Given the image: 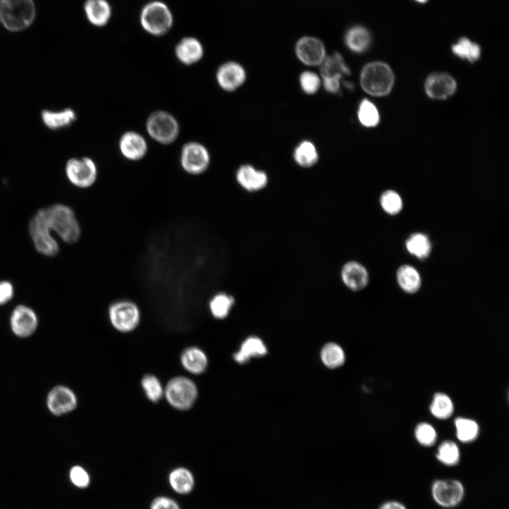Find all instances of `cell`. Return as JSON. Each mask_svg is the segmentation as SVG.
<instances>
[{"label": "cell", "instance_id": "cell-1", "mask_svg": "<svg viewBox=\"0 0 509 509\" xmlns=\"http://www.w3.org/2000/svg\"><path fill=\"white\" fill-rule=\"evenodd\" d=\"M36 9L33 0H0V23L8 31L28 29L35 21Z\"/></svg>", "mask_w": 509, "mask_h": 509}, {"label": "cell", "instance_id": "cell-2", "mask_svg": "<svg viewBox=\"0 0 509 509\" xmlns=\"http://www.w3.org/2000/svg\"><path fill=\"white\" fill-rule=\"evenodd\" d=\"M46 220L51 231H55L67 244L77 243L82 230L73 210L56 204L45 208Z\"/></svg>", "mask_w": 509, "mask_h": 509}, {"label": "cell", "instance_id": "cell-3", "mask_svg": "<svg viewBox=\"0 0 509 509\" xmlns=\"http://www.w3.org/2000/svg\"><path fill=\"white\" fill-rule=\"evenodd\" d=\"M395 76L391 67L382 62H372L363 67L360 84L366 93L374 96H385L392 91Z\"/></svg>", "mask_w": 509, "mask_h": 509}, {"label": "cell", "instance_id": "cell-4", "mask_svg": "<svg viewBox=\"0 0 509 509\" xmlns=\"http://www.w3.org/2000/svg\"><path fill=\"white\" fill-rule=\"evenodd\" d=\"M139 19L142 29L155 36L167 34L174 24V16L171 10L166 4L158 0L144 5Z\"/></svg>", "mask_w": 509, "mask_h": 509}, {"label": "cell", "instance_id": "cell-5", "mask_svg": "<svg viewBox=\"0 0 509 509\" xmlns=\"http://www.w3.org/2000/svg\"><path fill=\"white\" fill-rule=\"evenodd\" d=\"M164 396L168 403L179 410H188L196 402L199 389L196 384L184 376L170 380L164 389Z\"/></svg>", "mask_w": 509, "mask_h": 509}, {"label": "cell", "instance_id": "cell-6", "mask_svg": "<svg viewBox=\"0 0 509 509\" xmlns=\"http://www.w3.org/2000/svg\"><path fill=\"white\" fill-rule=\"evenodd\" d=\"M111 326L118 332L129 333L135 330L141 321V311L136 303L121 299L112 303L109 308Z\"/></svg>", "mask_w": 509, "mask_h": 509}, {"label": "cell", "instance_id": "cell-7", "mask_svg": "<svg viewBox=\"0 0 509 509\" xmlns=\"http://www.w3.org/2000/svg\"><path fill=\"white\" fill-rule=\"evenodd\" d=\"M30 233L34 247L39 253L47 257H54L58 254L59 245L47 225L45 209L39 210L32 218L30 225Z\"/></svg>", "mask_w": 509, "mask_h": 509}, {"label": "cell", "instance_id": "cell-8", "mask_svg": "<svg viewBox=\"0 0 509 509\" xmlns=\"http://www.w3.org/2000/svg\"><path fill=\"white\" fill-rule=\"evenodd\" d=\"M146 127L150 136L162 144L174 142L180 133L178 120L171 113L163 111L152 113L148 119Z\"/></svg>", "mask_w": 509, "mask_h": 509}, {"label": "cell", "instance_id": "cell-9", "mask_svg": "<svg viewBox=\"0 0 509 509\" xmlns=\"http://www.w3.org/2000/svg\"><path fill=\"white\" fill-rule=\"evenodd\" d=\"M181 163L184 171L188 174L201 175L210 166V155L202 144L190 142L182 148Z\"/></svg>", "mask_w": 509, "mask_h": 509}, {"label": "cell", "instance_id": "cell-10", "mask_svg": "<svg viewBox=\"0 0 509 509\" xmlns=\"http://www.w3.org/2000/svg\"><path fill=\"white\" fill-rule=\"evenodd\" d=\"M69 182L80 188L91 187L98 177V170L94 161L87 157L69 159L65 168Z\"/></svg>", "mask_w": 509, "mask_h": 509}, {"label": "cell", "instance_id": "cell-11", "mask_svg": "<svg viewBox=\"0 0 509 509\" xmlns=\"http://www.w3.org/2000/svg\"><path fill=\"white\" fill-rule=\"evenodd\" d=\"M431 493L434 501L440 506L453 508L463 501L465 489L463 484L457 480H438L433 483Z\"/></svg>", "mask_w": 509, "mask_h": 509}, {"label": "cell", "instance_id": "cell-12", "mask_svg": "<svg viewBox=\"0 0 509 509\" xmlns=\"http://www.w3.org/2000/svg\"><path fill=\"white\" fill-rule=\"evenodd\" d=\"M295 54L307 66H320L326 58V48L324 42L314 36H303L295 45Z\"/></svg>", "mask_w": 509, "mask_h": 509}, {"label": "cell", "instance_id": "cell-13", "mask_svg": "<svg viewBox=\"0 0 509 509\" xmlns=\"http://www.w3.org/2000/svg\"><path fill=\"white\" fill-rule=\"evenodd\" d=\"M78 405V398L73 392L64 385H58L47 398V406L56 416H61L73 411Z\"/></svg>", "mask_w": 509, "mask_h": 509}, {"label": "cell", "instance_id": "cell-14", "mask_svg": "<svg viewBox=\"0 0 509 509\" xmlns=\"http://www.w3.org/2000/svg\"><path fill=\"white\" fill-rule=\"evenodd\" d=\"M10 324L14 335L25 338L30 337L36 332L38 321L34 310L28 306L19 305L12 313Z\"/></svg>", "mask_w": 509, "mask_h": 509}, {"label": "cell", "instance_id": "cell-15", "mask_svg": "<svg viewBox=\"0 0 509 509\" xmlns=\"http://www.w3.org/2000/svg\"><path fill=\"white\" fill-rule=\"evenodd\" d=\"M218 84L226 91H234L243 85L247 80V72L243 66L236 62L223 64L216 71Z\"/></svg>", "mask_w": 509, "mask_h": 509}, {"label": "cell", "instance_id": "cell-16", "mask_svg": "<svg viewBox=\"0 0 509 509\" xmlns=\"http://www.w3.org/2000/svg\"><path fill=\"white\" fill-rule=\"evenodd\" d=\"M425 91L430 98L444 100L455 92L457 84L452 76L442 72L430 75L425 82Z\"/></svg>", "mask_w": 509, "mask_h": 509}, {"label": "cell", "instance_id": "cell-17", "mask_svg": "<svg viewBox=\"0 0 509 509\" xmlns=\"http://www.w3.org/2000/svg\"><path fill=\"white\" fill-rule=\"evenodd\" d=\"M343 284L353 292L365 289L370 282L369 273L361 263L350 260L345 263L341 271Z\"/></svg>", "mask_w": 509, "mask_h": 509}, {"label": "cell", "instance_id": "cell-18", "mask_svg": "<svg viewBox=\"0 0 509 509\" xmlns=\"http://www.w3.org/2000/svg\"><path fill=\"white\" fill-rule=\"evenodd\" d=\"M238 184L249 192H259L268 185L269 176L251 165H243L238 168L236 174Z\"/></svg>", "mask_w": 509, "mask_h": 509}, {"label": "cell", "instance_id": "cell-19", "mask_svg": "<svg viewBox=\"0 0 509 509\" xmlns=\"http://www.w3.org/2000/svg\"><path fill=\"white\" fill-rule=\"evenodd\" d=\"M121 154L131 161L142 159L148 153L146 140L139 133L130 131L121 137L119 142Z\"/></svg>", "mask_w": 509, "mask_h": 509}, {"label": "cell", "instance_id": "cell-20", "mask_svg": "<svg viewBox=\"0 0 509 509\" xmlns=\"http://www.w3.org/2000/svg\"><path fill=\"white\" fill-rule=\"evenodd\" d=\"M204 47L201 42L194 37L181 39L176 46L175 54L178 60L185 65L199 63L204 56Z\"/></svg>", "mask_w": 509, "mask_h": 509}, {"label": "cell", "instance_id": "cell-21", "mask_svg": "<svg viewBox=\"0 0 509 509\" xmlns=\"http://www.w3.org/2000/svg\"><path fill=\"white\" fill-rule=\"evenodd\" d=\"M84 13L89 22L95 27H104L112 16V8L107 0H86Z\"/></svg>", "mask_w": 509, "mask_h": 509}, {"label": "cell", "instance_id": "cell-22", "mask_svg": "<svg viewBox=\"0 0 509 509\" xmlns=\"http://www.w3.org/2000/svg\"><path fill=\"white\" fill-rule=\"evenodd\" d=\"M344 41L350 52L361 54L369 50L372 45V36L367 28L361 25H356L346 32Z\"/></svg>", "mask_w": 509, "mask_h": 509}, {"label": "cell", "instance_id": "cell-23", "mask_svg": "<svg viewBox=\"0 0 509 509\" xmlns=\"http://www.w3.org/2000/svg\"><path fill=\"white\" fill-rule=\"evenodd\" d=\"M181 362L188 372L195 375L204 373L208 366L206 354L196 347H190L185 350L181 354Z\"/></svg>", "mask_w": 509, "mask_h": 509}, {"label": "cell", "instance_id": "cell-24", "mask_svg": "<svg viewBox=\"0 0 509 509\" xmlns=\"http://www.w3.org/2000/svg\"><path fill=\"white\" fill-rule=\"evenodd\" d=\"M320 67L322 78L332 77L343 78L351 75L350 67L343 56L338 52L327 56Z\"/></svg>", "mask_w": 509, "mask_h": 509}, {"label": "cell", "instance_id": "cell-25", "mask_svg": "<svg viewBox=\"0 0 509 509\" xmlns=\"http://www.w3.org/2000/svg\"><path fill=\"white\" fill-rule=\"evenodd\" d=\"M170 486L178 494L188 495L195 488V477L190 471L185 468H177L170 473Z\"/></svg>", "mask_w": 509, "mask_h": 509}, {"label": "cell", "instance_id": "cell-26", "mask_svg": "<svg viewBox=\"0 0 509 509\" xmlns=\"http://www.w3.org/2000/svg\"><path fill=\"white\" fill-rule=\"evenodd\" d=\"M236 304V299L230 294L220 292L213 295L209 302L212 316L218 320L227 319Z\"/></svg>", "mask_w": 509, "mask_h": 509}, {"label": "cell", "instance_id": "cell-27", "mask_svg": "<svg viewBox=\"0 0 509 509\" xmlns=\"http://www.w3.org/2000/svg\"><path fill=\"white\" fill-rule=\"evenodd\" d=\"M398 282L401 289L408 294H415L420 289L422 280L419 272L414 267L405 264L397 273Z\"/></svg>", "mask_w": 509, "mask_h": 509}, {"label": "cell", "instance_id": "cell-28", "mask_svg": "<svg viewBox=\"0 0 509 509\" xmlns=\"http://www.w3.org/2000/svg\"><path fill=\"white\" fill-rule=\"evenodd\" d=\"M42 120L48 128L58 130L73 123L76 120V113L69 109L62 111H44L42 113Z\"/></svg>", "mask_w": 509, "mask_h": 509}, {"label": "cell", "instance_id": "cell-29", "mask_svg": "<svg viewBox=\"0 0 509 509\" xmlns=\"http://www.w3.org/2000/svg\"><path fill=\"white\" fill-rule=\"evenodd\" d=\"M266 353L267 348L262 339L251 337L242 344L239 351L234 355V358L236 362L245 363L252 357L264 356Z\"/></svg>", "mask_w": 509, "mask_h": 509}, {"label": "cell", "instance_id": "cell-30", "mask_svg": "<svg viewBox=\"0 0 509 509\" xmlns=\"http://www.w3.org/2000/svg\"><path fill=\"white\" fill-rule=\"evenodd\" d=\"M453 54L462 59L471 63L477 61L481 56V47L475 42L463 37L452 45Z\"/></svg>", "mask_w": 509, "mask_h": 509}, {"label": "cell", "instance_id": "cell-31", "mask_svg": "<svg viewBox=\"0 0 509 509\" xmlns=\"http://www.w3.org/2000/svg\"><path fill=\"white\" fill-rule=\"evenodd\" d=\"M294 159L299 166L303 168H310L317 163L319 156L313 142L304 141L295 148Z\"/></svg>", "mask_w": 509, "mask_h": 509}, {"label": "cell", "instance_id": "cell-32", "mask_svg": "<svg viewBox=\"0 0 509 509\" xmlns=\"http://www.w3.org/2000/svg\"><path fill=\"white\" fill-rule=\"evenodd\" d=\"M408 252L419 259H425L429 256L431 244L429 238L424 234L416 233L411 235L406 241Z\"/></svg>", "mask_w": 509, "mask_h": 509}, {"label": "cell", "instance_id": "cell-33", "mask_svg": "<svg viewBox=\"0 0 509 509\" xmlns=\"http://www.w3.org/2000/svg\"><path fill=\"white\" fill-rule=\"evenodd\" d=\"M453 409V402L447 395L442 393L434 395L430 410L435 418L440 420L448 419L452 416Z\"/></svg>", "mask_w": 509, "mask_h": 509}, {"label": "cell", "instance_id": "cell-34", "mask_svg": "<svg viewBox=\"0 0 509 509\" xmlns=\"http://www.w3.org/2000/svg\"><path fill=\"white\" fill-rule=\"evenodd\" d=\"M321 359L327 367L335 369L343 365L346 354L341 346L335 343H329L321 351Z\"/></svg>", "mask_w": 509, "mask_h": 509}, {"label": "cell", "instance_id": "cell-35", "mask_svg": "<svg viewBox=\"0 0 509 509\" xmlns=\"http://www.w3.org/2000/svg\"><path fill=\"white\" fill-rule=\"evenodd\" d=\"M457 439L464 443H470L475 441L479 433L477 424L472 420L465 418H457L455 420Z\"/></svg>", "mask_w": 509, "mask_h": 509}, {"label": "cell", "instance_id": "cell-36", "mask_svg": "<svg viewBox=\"0 0 509 509\" xmlns=\"http://www.w3.org/2000/svg\"><path fill=\"white\" fill-rule=\"evenodd\" d=\"M358 117L362 126L374 128L379 124L380 115L376 106L367 100H363L359 107Z\"/></svg>", "mask_w": 509, "mask_h": 509}, {"label": "cell", "instance_id": "cell-37", "mask_svg": "<svg viewBox=\"0 0 509 509\" xmlns=\"http://www.w3.org/2000/svg\"><path fill=\"white\" fill-rule=\"evenodd\" d=\"M145 395L152 403L159 402L164 396V389L159 379L154 375H146L142 380Z\"/></svg>", "mask_w": 509, "mask_h": 509}, {"label": "cell", "instance_id": "cell-38", "mask_svg": "<svg viewBox=\"0 0 509 509\" xmlns=\"http://www.w3.org/2000/svg\"><path fill=\"white\" fill-rule=\"evenodd\" d=\"M436 457L443 464L448 466H453L459 462V449L454 442L446 441L440 445L438 454H436Z\"/></svg>", "mask_w": 509, "mask_h": 509}, {"label": "cell", "instance_id": "cell-39", "mask_svg": "<svg viewBox=\"0 0 509 509\" xmlns=\"http://www.w3.org/2000/svg\"><path fill=\"white\" fill-rule=\"evenodd\" d=\"M381 205L383 210L390 215H396L403 210V200L399 194L393 190H387L382 194Z\"/></svg>", "mask_w": 509, "mask_h": 509}, {"label": "cell", "instance_id": "cell-40", "mask_svg": "<svg viewBox=\"0 0 509 509\" xmlns=\"http://www.w3.org/2000/svg\"><path fill=\"white\" fill-rule=\"evenodd\" d=\"M302 89L308 95L317 93L321 86V80L318 75L310 71L302 72L299 77Z\"/></svg>", "mask_w": 509, "mask_h": 509}, {"label": "cell", "instance_id": "cell-41", "mask_svg": "<svg viewBox=\"0 0 509 509\" xmlns=\"http://www.w3.org/2000/svg\"><path fill=\"white\" fill-rule=\"evenodd\" d=\"M416 436L418 442L424 446H433L438 438L435 429L429 424H420L416 429Z\"/></svg>", "mask_w": 509, "mask_h": 509}, {"label": "cell", "instance_id": "cell-42", "mask_svg": "<svg viewBox=\"0 0 509 509\" xmlns=\"http://www.w3.org/2000/svg\"><path fill=\"white\" fill-rule=\"evenodd\" d=\"M70 477L76 486L86 488L89 486L90 478L87 471L80 466H76L71 469Z\"/></svg>", "mask_w": 509, "mask_h": 509}, {"label": "cell", "instance_id": "cell-43", "mask_svg": "<svg viewBox=\"0 0 509 509\" xmlns=\"http://www.w3.org/2000/svg\"><path fill=\"white\" fill-rule=\"evenodd\" d=\"M150 509H181V507L174 499L163 496L152 501Z\"/></svg>", "mask_w": 509, "mask_h": 509}, {"label": "cell", "instance_id": "cell-44", "mask_svg": "<svg viewBox=\"0 0 509 509\" xmlns=\"http://www.w3.org/2000/svg\"><path fill=\"white\" fill-rule=\"evenodd\" d=\"M14 287L11 282H0V306L8 303L13 298Z\"/></svg>", "mask_w": 509, "mask_h": 509}, {"label": "cell", "instance_id": "cell-45", "mask_svg": "<svg viewBox=\"0 0 509 509\" xmlns=\"http://www.w3.org/2000/svg\"><path fill=\"white\" fill-rule=\"evenodd\" d=\"M343 78L339 77L323 78L324 87L330 93H337L341 91V82Z\"/></svg>", "mask_w": 509, "mask_h": 509}, {"label": "cell", "instance_id": "cell-46", "mask_svg": "<svg viewBox=\"0 0 509 509\" xmlns=\"http://www.w3.org/2000/svg\"><path fill=\"white\" fill-rule=\"evenodd\" d=\"M380 509H407V508L400 502L389 501L383 504Z\"/></svg>", "mask_w": 509, "mask_h": 509}, {"label": "cell", "instance_id": "cell-47", "mask_svg": "<svg viewBox=\"0 0 509 509\" xmlns=\"http://www.w3.org/2000/svg\"><path fill=\"white\" fill-rule=\"evenodd\" d=\"M414 1L418 4H425L429 0H414Z\"/></svg>", "mask_w": 509, "mask_h": 509}]
</instances>
